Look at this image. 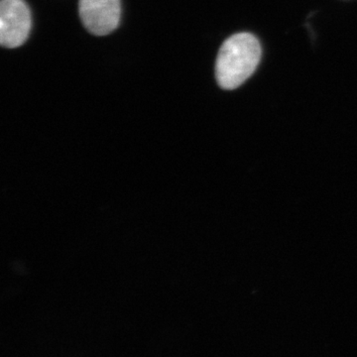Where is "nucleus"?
<instances>
[{
    "mask_svg": "<svg viewBox=\"0 0 357 357\" xmlns=\"http://www.w3.org/2000/svg\"><path fill=\"white\" fill-rule=\"evenodd\" d=\"M261 59L259 41L249 33H238L225 40L215 63V77L223 89H234L252 76Z\"/></svg>",
    "mask_w": 357,
    "mask_h": 357,
    "instance_id": "nucleus-1",
    "label": "nucleus"
},
{
    "mask_svg": "<svg viewBox=\"0 0 357 357\" xmlns=\"http://www.w3.org/2000/svg\"><path fill=\"white\" fill-rule=\"evenodd\" d=\"M29 7L23 0H2L0 3V43L17 48L25 43L31 30Z\"/></svg>",
    "mask_w": 357,
    "mask_h": 357,
    "instance_id": "nucleus-2",
    "label": "nucleus"
},
{
    "mask_svg": "<svg viewBox=\"0 0 357 357\" xmlns=\"http://www.w3.org/2000/svg\"><path fill=\"white\" fill-rule=\"evenodd\" d=\"M79 13L89 33L96 36H105L119 27L121 0H79Z\"/></svg>",
    "mask_w": 357,
    "mask_h": 357,
    "instance_id": "nucleus-3",
    "label": "nucleus"
}]
</instances>
